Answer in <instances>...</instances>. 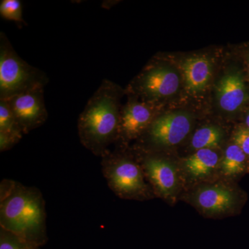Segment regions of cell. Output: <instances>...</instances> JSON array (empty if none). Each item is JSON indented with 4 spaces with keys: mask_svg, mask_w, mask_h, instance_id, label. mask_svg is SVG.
<instances>
[{
    "mask_svg": "<svg viewBox=\"0 0 249 249\" xmlns=\"http://www.w3.org/2000/svg\"><path fill=\"white\" fill-rule=\"evenodd\" d=\"M182 70L187 88L192 93L204 90L212 76V63L204 56L187 59L182 63Z\"/></svg>",
    "mask_w": 249,
    "mask_h": 249,
    "instance_id": "obj_12",
    "label": "cell"
},
{
    "mask_svg": "<svg viewBox=\"0 0 249 249\" xmlns=\"http://www.w3.org/2000/svg\"><path fill=\"white\" fill-rule=\"evenodd\" d=\"M0 228L42 248L48 242L45 201L40 189L4 179L0 185Z\"/></svg>",
    "mask_w": 249,
    "mask_h": 249,
    "instance_id": "obj_1",
    "label": "cell"
},
{
    "mask_svg": "<svg viewBox=\"0 0 249 249\" xmlns=\"http://www.w3.org/2000/svg\"><path fill=\"white\" fill-rule=\"evenodd\" d=\"M245 126L249 129V113L245 118Z\"/></svg>",
    "mask_w": 249,
    "mask_h": 249,
    "instance_id": "obj_21",
    "label": "cell"
},
{
    "mask_svg": "<svg viewBox=\"0 0 249 249\" xmlns=\"http://www.w3.org/2000/svg\"><path fill=\"white\" fill-rule=\"evenodd\" d=\"M192 123L191 116L183 111L157 116L142 137L152 147L173 146L186 138Z\"/></svg>",
    "mask_w": 249,
    "mask_h": 249,
    "instance_id": "obj_5",
    "label": "cell"
},
{
    "mask_svg": "<svg viewBox=\"0 0 249 249\" xmlns=\"http://www.w3.org/2000/svg\"><path fill=\"white\" fill-rule=\"evenodd\" d=\"M179 84L178 73L169 67L153 65L142 72L132 88L135 94L143 98V102L150 103V101L175 94Z\"/></svg>",
    "mask_w": 249,
    "mask_h": 249,
    "instance_id": "obj_6",
    "label": "cell"
},
{
    "mask_svg": "<svg viewBox=\"0 0 249 249\" xmlns=\"http://www.w3.org/2000/svg\"><path fill=\"white\" fill-rule=\"evenodd\" d=\"M233 142L249 158V129L240 126L233 134Z\"/></svg>",
    "mask_w": 249,
    "mask_h": 249,
    "instance_id": "obj_19",
    "label": "cell"
},
{
    "mask_svg": "<svg viewBox=\"0 0 249 249\" xmlns=\"http://www.w3.org/2000/svg\"><path fill=\"white\" fill-rule=\"evenodd\" d=\"M157 117L153 105L130 98L121 107L119 138L116 143H125L142 137Z\"/></svg>",
    "mask_w": 249,
    "mask_h": 249,
    "instance_id": "obj_8",
    "label": "cell"
},
{
    "mask_svg": "<svg viewBox=\"0 0 249 249\" xmlns=\"http://www.w3.org/2000/svg\"><path fill=\"white\" fill-rule=\"evenodd\" d=\"M139 163L145 178L160 196L169 198L175 194L178 184V173L171 163L158 156L146 154L141 157Z\"/></svg>",
    "mask_w": 249,
    "mask_h": 249,
    "instance_id": "obj_9",
    "label": "cell"
},
{
    "mask_svg": "<svg viewBox=\"0 0 249 249\" xmlns=\"http://www.w3.org/2000/svg\"><path fill=\"white\" fill-rule=\"evenodd\" d=\"M0 16L3 19L16 22L19 28L27 24L23 18L22 4L19 0H1Z\"/></svg>",
    "mask_w": 249,
    "mask_h": 249,
    "instance_id": "obj_17",
    "label": "cell"
},
{
    "mask_svg": "<svg viewBox=\"0 0 249 249\" xmlns=\"http://www.w3.org/2000/svg\"><path fill=\"white\" fill-rule=\"evenodd\" d=\"M6 101L9 103L24 134L42 126L48 118L44 89L31 90Z\"/></svg>",
    "mask_w": 249,
    "mask_h": 249,
    "instance_id": "obj_7",
    "label": "cell"
},
{
    "mask_svg": "<svg viewBox=\"0 0 249 249\" xmlns=\"http://www.w3.org/2000/svg\"><path fill=\"white\" fill-rule=\"evenodd\" d=\"M122 93L115 83L103 80L78 118L80 142L98 157H102L117 142Z\"/></svg>",
    "mask_w": 249,
    "mask_h": 249,
    "instance_id": "obj_2",
    "label": "cell"
},
{
    "mask_svg": "<svg viewBox=\"0 0 249 249\" xmlns=\"http://www.w3.org/2000/svg\"></svg>",
    "mask_w": 249,
    "mask_h": 249,
    "instance_id": "obj_23",
    "label": "cell"
},
{
    "mask_svg": "<svg viewBox=\"0 0 249 249\" xmlns=\"http://www.w3.org/2000/svg\"><path fill=\"white\" fill-rule=\"evenodd\" d=\"M0 132L14 136L20 140L24 135L22 127L6 100L0 99Z\"/></svg>",
    "mask_w": 249,
    "mask_h": 249,
    "instance_id": "obj_16",
    "label": "cell"
},
{
    "mask_svg": "<svg viewBox=\"0 0 249 249\" xmlns=\"http://www.w3.org/2000/svg\"><path fill=\"white\" fill-rule=\"evenodd\" d=\"M40 247L22 240L0 228V249H40Z\"/></svg>",
    "mask_w": 249,
    "mask_h": 249,
    "instance_id": "obj_18",
    "label": "cell"
},
{
    "mask_svg": "<svg viewBox=\"0 0 249 249\" xmlns=\"http://www.w3.org/2000/svg\"><path fill=\"white\" fill-rule=\"evenodd\" d=\"M217 98L223 110L234 112L245 106L249 98L243 76L237 72L223 76L217 88Z\"/></svg>",
    "mask_w": 249,
    "mask_h": 249,
    "instance_id": "obj_10",
    "label": "cell"
},
{
    "mask_svg": "<svg viewBox=\"0 0 249 249\" xmlns=\"http://www.w3.org/2000/svg\"><path fill=\"white\" fill-rule=\"evenodd\" d=\"M247 60H248V70H249V55H248V58H247Z\"/></svg>",
    "mask_w": 249,
    "mask_h": 249,
    "instance_id": "obj_22",
    "label": "cell"
},
{
    "mask_svg": "<svg viewBox=\"0 0 249 249\" xmlns=\"http://www.w3.org/2000/svg\"><path fill=\"white\" fill-rule=\"evenodd\" d=\"M103 177L108 187L124 199H148L150 188L139 162L126 155L120 149H109L101 157Z\"/></svg>",
    "mask_w": 249,
    "mask_h": 249,
    "instance_id": "obj_4",
    "label": "cell"
},
{
    "mask_svg": "<svg viewBox=\"0 0 249 249\" xmlns=\"http://www.w3.org/2000/svg\"><path fill=\"white\" fill-rule=\"evenodd\" d=\"M222 173L231 178L242 176L249 172V158L235 143L228 146L221 162Z\"/></svg>",
    "mask_w": 249,
    "mask_h": 249,
    "instance_id": "obj_14",
    "label": "cell"
},
{
    "mask_svg": "<svg viewBox=\"0 0 249 249\" xmlns=\"http://www.w3.org/2000/svg\"><path fill=\"white\" fill-rule=\"evenodd\" d=\"M219 160V156L214 150L201 149L185 160V170L192 178H204L217 168Z\"/></svg>",
    "mask_w": 249,
    "mask_h": 249,
    "instance_id": "obj_13",
    "label": "cell"
},
{
    "mask_svg": "<svg viewBox=\"0 0 249 249\" xmlns=\"http://www.w3.org/2000/svg\"><path fill=\"white\" fill-rule=\"evenodd\" d=\"M237 193L222 186H206L196 191V201L208 213L217 214L236 209L240 204Z\"/></svg>",
    "mask_w": 249,
    "mask_h": 249,
    "instance_id": "obj_11",
    "label": "cell"
},
{
    "mask_svg": "<svg viewBox=\"0 0 249 249\" xmlns=\"http://www.w3.org/2000/svg\"><path fill=\"white\" fill-rule=\"evenodd\" d=\"M48 82L45 72L21 58L6 34L0 33V99L44 89Z\"/></svg>",
    "mask_w": 249,
    "mask_h": 249,
    "instance_id": "obj_3",
    "label": "cell"
},
{
    "mask_svg": "<svg viewBox=\"0 0 249 249\" xmlns=\"http://www.w3.org/2000/svg\"><path fill=\"white\" fill-rule=\"evenodd\" d=\"M223 132L217 126L208 125L197 129L193 135L191 145L196 150L211 149L222 142Z\"/></svg>",
    "mask_w": 249,
    "mask_h": 249,
    "instance_id": "obj_15",
    "label": "cell"
},
{
    "mask_svg": "<svg viewBox=\"0 0 249 249\" xmlns=\"http://www.w3.org/2000/svg\"><path fill=\"white\" fill-rule=\"evenodd\" d=\"M19 142L20 139L14 136L0 132V152H4L11 150Z\"/></svg>",
    "mask_w": 249,
    "mask_h": 249,
    "instance_id": "obj_20",
    "label": "cell"
}]
</instances>
